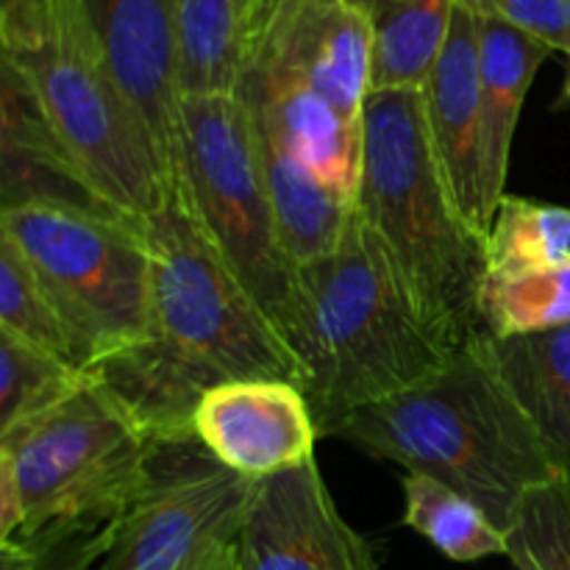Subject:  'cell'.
I'll return each mask as SVG.
<instances>
[{
    "instance_id": "2e32d148",
    "label": "cell",
    "mask_w": 570,
    "mask_h": 570,
    "mask_svg": "<svg viewBox=\"0 0 570 570\" xmlns=\"http://www.w3.org/2000/svg\"><path fill=\"white\" fill-rule=\"evenodd\" d=\"M484 360L532 423L560 476H570V326L476 337Z\"/></svg>"
},
{
    "instance_id": "603a6c76",
    "label": "cell",
    "mask_w": 570,
    "mask_h": 570,
    "mask_svg": "<svg viewBox=\"0 0 570 570\" xmlns=\"http://www.w3.org/2000/svg\"><path fill=\"white\" fill-rule=\"evenodd\" d=\"M479 321L488 337L570 326V259L507 276H484Z\"/></svg>"
},
{
    "instance_id": "8992f818",
    "label": "cell",
    "mask_w": 570,
    "mask_h": 570,
    "mask_svg": "<svg viewBox=\"0 0 570 570\" xmlns=\"http://www.w3.org/2000/svg\"><path fill=\"white\" fill-rule=\"evenodd\" d=\"M11 239L53 298L83 373L154 337L150 256L139 223L81 206H3Z\"/></svg>"
},
{
    "instance_id": "ffe728a7",
    "label": "cell",
    "mask_w": 570,
    "mask_h": 570,
    "mask_svg": "<svg viewBox=\"0 0 570 570\" xmlns=\"http://www.w3.org/2000/svg\"><path fill=\"white\" fill-rule=\"evenodd\" d=\"M371 26V92L423 89L460 0H356Z\"/></svg>"
},
{
    "instance_id": "30bf717a",
    "label": "cell",
    "mask_w": 570,
    "mask_h": 570,
    "mask_svg": "<svg viewBox=\"0 0 570 570\" xmlns=\"http://www.w3.org/2000/svg\"><path fill=\"white\" fill-rule=\"evenodd\" d=\"M245 65L306 83L362 126L371 95V26L356 0H259L239 70Z\"/></svg>"
},
{
    "instance_id": "4316f807",
    "label": "cell",
    "mask_w": 570,
    "mask_h": 570,
    "mask_svg": "<svg viewBox=\"0 0 570 570\" xmlns=\"http://www.w3.org/2000/svg\"><path fill=\"white\" fill-rule=\"evenodd\" d=\"M507 557L515 570H570V476L527 493L507 532Z\"/></svg>"
},
{
    "instance_id": "484cf974",
    "label": "cell",
    "mask_w": 570,
    "mask_h": 570,
    "mask_svg": "<svg viewBox=\"0 0 570 570\" xmlns=\"http://www.w3.org/2000/svg\"><path fill=\"white\" fill-rule=\"evenodd\" d=\"M0 328L78 367L70 332L53 298L26 256L6 237H0Z\"/></svg>"
},
{
    "instance_id": "83f0119b",
    "label": "cell",
    "mask_w": 570,
    "mask_h": 570,
    "mask_svg": "<svg viewBox=\"0 0 570 570\" xmlns=\"http://www.w3.org/2000/svg\"><path fill=\"white\" fill-rule=\"evenodd\" d=\"M476 14L495 17L501 22L532 33L551 50L562 53L570 42V0H462Z\"/></svg>"
},
{
    "instance_id": "3957f363",
    "label": "cell",
    "mask_w": 570,
    "mask_h": 570,
    "mask_svg": "<svg viewBox=\"0 0 570 570\" xmlns=\"http://www.w3.org/2000/svg\"><path fill=\"white\" fill-rule=\"evenodd\" d=\"M356 212L384 239L429 317L456 345L482 337L484 237L460 209L434 154L423 89L367 95Z\"/></svg>"
},
{
    "instance_id": "5b68a950",
    "label": "cell",
    "mask_w": 570,
    "mask_h": 570,
    "mask_svg": "<svg viewBox=\"0 0 570 570\" xmlns=\"http://www.w3.org/2000/svg\"><path fill=\"white\" fill-rule=\"evenodd\" d=\"M150 256L154 337L212 387L237 379L304 384V367L220 254L184 195L139 223Z\"/></svg>"
},
{
    "instance_id": "277c9868",
    "label": "cell",
    "mask_w": 570,
    "mask_h": 570,
    "mask_svg": "<svg viewBox=\"0 0 570 570\" xmlns=\"http://www.w3.org/2000/svg\"><path fill=\"white\" fill-rule=\"evenodd\" d=\"M0 50L106 212L145 223L173 198L148 128L72 0H53L33 26L3 33Z\"/></svg>"
},
{
    "instance_id": "6da1fadb",
    "label": "cell",
    "mask_w": 570,
    "mask_h": 570,
    "mask_svg": "<svg viewBox=\"0 0 570 570\" xmlns=\"http://www.w3.org/2000/svg\"><path fill=\"white\" fill-rule=\"evenodd\" d=\"M284 340L304 367L301 390L321 438L438 376L462 348L429 317L356 209L337 248L295 267Z\"/></svg>"
},
{
    "instance_id": "7c38bea8",
    "label": "cell",
    "mask_w": 570,
    "mask_h": 570,
    "mask_svg": "<svg viewBox=\"0 0 570 570\" xmlns=\"http://www.w3.org/2000/svg\"><path fill=\"white\" fill-rule=\"evenodd\" d=\"M111 76L148 128L173 195L181 189V81L170 0H72Z\"/></svg>"
},
{
    "instance_id": "7a4b0ae2",
    "label": "cell",
    "mask_w": 570,
    "mask_h": 570,
    "mask_svg": "<svg viewBox=\"0 0 570 570\" xmlns=\"http://www.w3.org/2000/svg\"><path fill=\"white\" fill-rule=\"evenodd\" d=\"M334 438L449 484L504 534L527 493L560 476L476 340L429 382L354 412Z\"/></svg>"
},
{
    "instance_id": "9a60e30c",
    "label": "cell",
    "mask_w": 570,
    "mask_h": 570,
    "mask_svg": "<svg viewBox=\"0 0 570 570\" xmlns=\"http://www.w3.org/2000/svg\"><path fill=\"white\" fill-rule=\"evenodd\" d=\"M234 95L256 126L276 134L323 181L356 204L362 126L345 120L315 89L276 70L245 65Z\"/></svg>"
},
{
    "instance_id": "5bb4252c",
    "label": "cell",
    "mask_w": 570,
    "mask_h": 570,
    "mask_svg": "<svg viewBox=\"0 0 570 570\" xmlns=\"http://www.w3.org/2000/svg\"><path fill=\"white\" fill-rule=\"evenodd\" d=\"M429 137L456 204L479 234H488L499 204L490 195L479 78V17L456 3L454 22L438 65L423 87Z\"/></svg>"
},
{
    "instance_id": "d4e9b609",
    "label": "cell",
    "mask_w": 570,
    "mask_h": 570,
    "mask_svg": "<svg viewBox=\"0 0 570 570\" xmlns=\"http://www.w3.org/2000/svg\"><path fill=\"white\" fill-rule=\"evenodd\" d=\"M83 382L70 362L0 328V434L65 404Z\"/></svg>"
},
{
    "instance_id": "ac0fdd59",
    "label": "cell",
    "mask_w": 570,
    "mask_h": 570,
    "mask_svg": "<svg viewBox=\"0 0 570 570\" xmlns=\"http://www.w3.org/2000/svg\"><path fill=\"white\" fill-rule=\"evenodd\" d=\"M250 128L259 148L262 173H265L267 195H271L284 250L295 262V267L321 259L328 250L337 248L356 204L328 187L276 134L256 126L254 120H250Z\"/></svg>"
},
{
    "instance_id": "e0dca14e",
    "label": "cell",
    "mask_w": 570,
    "mask_h": 570,
    "mask_svg": "<svg viewBox=\"0 0 570 570\" xmlns=\"http://www.w3.org/2000/svg\"><path fill=\"white\" fill-rule=\"evenodd\" d=\"M0 106H3V206L48 200L106 212L89 195L59 139L33 104L26 81L11 65L0 61ZM111 215V212H109Z\"/></svg>"
},
{
    "instance_id": "4fadbf2b",
    "label": "cell",
    "mask_w": 570,
    "mask_h": 570,
    "mask_svg": "<svg viewBox=\"0 0 570 570\" xmlns=\"http://www.w3.org/2000/svg\"><path fill=\"white\" fill-rule=\"evenodd\" d=\"M195 438L217 462L262 482L315 460L321 438L304 390L276 379H237L206 390Z\"/></svg>"
},
{
    "instance_id": "f1b7e54d",
    "label": "cell",
    "mask_w": 570,
    "mask_h": 570,
    "mask_svg": "<svg viewBox=\"0 0 570 570\" xmlns=\"http://www.w3.org/2000/svg\"><path fill=\"white\" fill-rule=\"evenodd\" d=\"M53 0H0V37L33 26Z\"/></svg>"
},
{
    "instance_id": "cb8c5ba5",
    "label": "cell",
    "mask_w": 570,
    "mask_h": 570,
    "mask_svg": "<svg viewBox=\"0 0 570 570\" xmlns=\"http://www.w3.org/2000/svg\"><path fill=\"white\" fill-rule=\"evenodd\" d=\"M488 276L562 265L570 259V206L504 195L484 234Z\"/></svg>"
},
{
    "instance_id": "7402d4cb",
    "label": "cell",
    "mask_w": 570,
    "mask_h": 570,
    "mask_svg": "<svg viewBox=\"0 0 570 570\" xmlns=\"http://www.w3.org/2000/svg\"><path fill=\"white\" fill-rule=\"evenodd\" d=\"M406 527L454 562L507 557V534L462 493L423 473H404Z\"/></svg>"
},
{
    "instance_id": "52a82bcc",
    "label": "cell",
    "mask_w": 570,
    "mask_h": 570,
    "mask_svg": "<svg viewBox=\"0 0 570 570\" xmlns=\"http://www.w3.org/2000/svg\"><path fill=\"white\" fill-rule=\"evenodd\" d=\"M156 443L89 376L65 404L0 434V462L14 476L22 504L14 538L131 501L148 476Z\"/></svg>"
},
{
    "instance_id": "ba28073f",
    "label": "cell",
    "mask_w": 570,
    "mask_h": 570,
    "mask_svg": "<svg viewBox=\"0 0 570 570\" xmlns=\"http://www.w3.org/2000/svg\"><path fill=\"white\" fill-rule=\"evenodd\" d=\"M178 195L284 337L295 262L278 234L250 117L234 92L181 98Z\"/></svg>"
},
{
    "instance_id": "9c48e42d",
    "label": "cell",
    "mask_w": 570,
    "mask_h": 570,
    "mask_svg": "<svg viewBox=\"0 0 570 570\" xmlns=\"http://www.w3.org/2000/svg\"><path fill=\"white\" fill-rule=\"evenodd\" d=\"M256 482L195 434L159 440L148 476L115 515L95 570H237V538Z\"/></svg>"
},
{
    "instance_id": "44dd1931",
    "label": "cell",
    "mask_w": 570,
    "mask_h": 570,
    "mask_svg": "<svg viewBox=\"0 0 570 570\" xmlns=\"http://www.w3.org/2000/svg\"><path fill=\"white\" fill-rule=\"evenodd\" d=\"M259 0H170L181 95L234 92Z\"/></svg>"
},
{
    "instance_id": "8fae6325",
    "label": "cell",
    "mask_w": 570,
    "mask_h": 570,
    "mask_svg": "<svg viewBox=\"0 0 570 570\" xmlns=\"http://www.w3.org/2000/svg\"><path fill=\"white\" fill-rule=\"evenodd\" d=\"M237 570H379L371 543L328 493L315 460L256 482Z\"/></svg>"
},
{
    "instance_id": "f546056e",
    "label": "cell",
    "mask_w": 570,
    "mask_h": 570,
    "mask_svg": "<svg viewBox=\"0 0 570 570\" xmlns=\"http://www.w3.org/2000/svg\"><path fill=\"white\" fill-rule=\"evenodd\" d=\"M562 59H566V67H562V89L554 100L557 111L570 109V42L566 45V50H562Z\"/></svg>"
},
{
    "instance_id": "d6986e66",
    "label": "cell",
    "mask_w": 570,
    "mask_h": 570,
    "mask_svg": "<svg viewBox=\"0 0 570 570\" xmlns=\"http://www.w3.org/2000/svg\"><path fill=\"white\" fill-rule=\"evenodd\" d=\"M479 17V78H482V128L488 184L495 204L507 195L512 139L521 120L523 100L538 76L540 65L554 50L532 33L501 22L495 17Z\"/></svg>"
}]
</instances>
